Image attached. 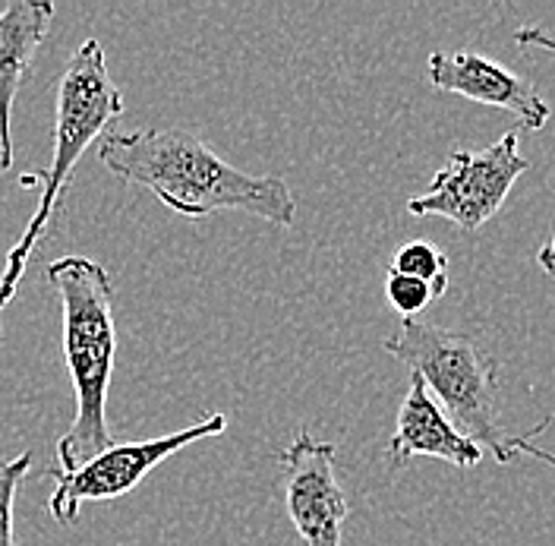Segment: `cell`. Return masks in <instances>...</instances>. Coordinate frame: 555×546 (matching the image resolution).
Wrapping results in <instances>:
<instances>
[{
  "instance_id": "6da1fadb",
  "label": "cell",
  "mask_w": 555,
  "mask_h": 546,
  "mask_svg": "<svg viewBox=\"0 0 555 546\" xmlns=\"http://www.w3.org/2000/svg\"><path fill=\"white\" fill-rule=\"evenodd\" d=\"M99 158L107 172L145 187L158 203L186 218L246 212L275 228H291L297 218V200L281 177L241 172L186 130L155 127L137 134H104L99 139Z\"/></svg>"
},
{
  "instance_id": "7a4b0ae2",
  "label": "cell",
  "mask_w": 555,
  "mask_h": 546,
  "mask_svg": "<svg viewBox=\"0 0 555 546\" xmlns=\"http://www.w3.org/2000/svg\"><path fill=\"white\" fill-rule=\"evenodd\" d=\"M48 284L61 297L64 360L76 395V417L57 440V461L69 471L114 445L107 427V392L117 357L114 281L99 259L73 253L48 266Z\"/></svg>"
},
{
  "instance_id": "3957f363",
  "label": "cell",
  "mask_w": 555,
  "mask_h": 546,
  "mask_svg": "<svg viewBox=\"0 0 555 546\" xmlns=\"http://www.w3.org/2000/svg\"><path fill=\"white\" fill-rule=\"evenodd\" d=\"M382 347L420 376L436 405L454 417L457 430L470 443L492 452L499 465H508L515 455H530L555 468L553 452L533 443V436L550 427V417L530 433L505 430L499 420V364L470 335L420 319H401V329L385 339Z\"/></svg>"
},
{
  "instance_id": "277c9868",
  "label": "cell",
  "mask_w": 555,
  "mask_h": 546,
  "mask_svg": "<svg viewBox=\"0 0 555 546\" xmlns=\"http://www.w3.org/2000/svg\"><path fill=\"white\" fill-rule=\"evenodd\" d=\"M124 114V92L117 89V82L111 79L107 64H104V51L99 38H86L73 58L67 69L57 82V99H54V149H51V165L41 187V200L38 208L29 218L23 238L13 243V250L7 253V259L26 263L38 246V240L44 234L51 215L57 212V196L69 183V177L76 172L79 158L86 155V149L102 137L104 130Z\"/></svg>"
},
{
  "instance_id": "5b68a950",
  "label": "cell",
  "mask_w": 555,
  "mask_h": 546,
  "mask_svg": "<svg viewBox=\"0 0 555 546\" xmlns=\"http://www.w3.org/2000/svg\"><path fill=\"white\" fill-rule=\"evenodd\" d=\"M224 430H228V417L211 414L203 423H193L186 430H177V433L158 436V440L107 445L104 452L92 455L79 468H69V471L57 468V471H51L54 493L48 499V512L61 524H73L79 518V506L111 503V499L133 493L162 461L183 452L186 445L221 436Z\"/></svg>"
},
{
  "instance_id": "8992f818",
  "label": "cell",
  "mask_w": 555,
  "mask_h": 546,
  "mask_svg": "<svg viewBox=\"0 0 555 546\" xmlns=\"http://www.w3.org/2000/svg\"><path fill=\"white\" fill-rule=\"evenodd\" d=\"M527 168L530 162L520 155L518 134H505L483 152L457 149L451 152L449 165L433 177L429 190L408 200V212L416 218H449L461 231H480L505 205L515 180Z\"/></svg>"
},
{
  "instance_id": "52a82bcc",
  "label": "cell",
  "mask_w": 555,
  "mask_h": 546,
  "mask_svg": "<svg viewBox=\"0 0 555 546\" xmlns=\"http://www.w3.org/2000/svg\"><path fill=\"white\" fill-rule=\"evenodd\" d=\"M284 509L307 546H341L347 521V496L335 471V445L315 440L310 430L297 436L278 455Z\"/></svg>"
},
{
  "instance_id": "ba28073f",
  "label": "cell",
  "mask_w": 555,
  "mask_h": 546,
  "mask_svg": "<svg viewBox=\"0 0 555 546\" xmlns=\"http://www.w3.org/2000/svg\"><path fill=\"white\" fill-rule=\"evenodd\" d=\"M426 79L439 92L508 111L527 130H543L553 117L550 104L527 79L477 51H433L426 61Z\"/></svg>"
},
{
  "instance_id": "9c48e42d",
  "label": "cell",
  "mask_w": 555,
  "mask_h": 546,
  "mask_svg": "<svg viewBox=\"0 0 555 546\" xmlns=\"http://www.w3.org/2000/svg\"><path fill=\"white\" fill-rule=\"evenodd\" d=\"M439 458L454 468H477L483 461V448L470 443L426 392L423 379L411 373V389L398 408V423L388 440L385 458L391 468H404L411 458Z\"/></svg>"
},
{
  "instance_id": "30bf717a",
  "label": "cell",
  "mask_w": 555,
  "mask_h": 546,
  "mask_svg": "<svg viewBox=\"0 0 555 546\" xmlns=\"http://www.w3.org/2000/svg\"><path fill=\"white\" fill-rule=\"evenodd\" d=\"M51 20V0H13L0 10V174L13 168V104Z\"/></svg>"
},
{
  "instance_id": "8fae6325",
  "label": "cell",
  "mask_w": 555,
  "mask_h": 546,
  "mask_svg": "<svg viewBox=\"0 0 555 546\" xmlns=\"http://www.w3.org/2000/svg\"><path fill=\"white\" fill-rule=\"evenodd\" d=\"M388 269L398 275L420 278L426 284H436L439 291H449V256L436 243H429V240H411V243H404L395 253V259H391Z\"/></svg>"
},
{
  "instance_id": "7c38bea8",
  "label": "cell",
  "mask_w": 555,
  "mask_h": 546,
  "mask_svg": "<svg viewBox=\"0 0 555 546\" xmlns=\"http://www.w3.org/2000/svg\"><path fill=\"white\" fill-rule=\"evenodd\" d=\"M442 294L446 291H439L436 284H426L420 278H411V275H398L388 269V278H385V297H388L395 313H401V319H414L416 313H423Z\"/></svg>"
},
{
  "instance_id": "4fadbf2b",
  "label": "cell",
  "mask_w": 555,
  "mask_h": 546,
  "mask_svg": "<svg viewBox=\"0 0 555 546\" xmlns=\"http://www.w3.org/2000/svg\"><path fill=\"white\" fill-rule=\"evenodd\" d=\"M33 468V452H23L0 465V546H13V506L16 490Z\"/></svg>"
},
{
  "instance_id": "5bb4252c",
  "label": "cell",
  "mask_w": 555,
  "mask_h": 546,
  "mask_svg": "<svg viewBox=\"0 0 555 546\" xmlns=\"http://www.w3.org/2000/svg\"><path fill=\"white\" fill-rule=\"evenodd\" d=\"M23 275H26V263L7 259V266H3V275H0V316H3V307H7V304L13 301V294H16V288H20Z\"/></svg>"
},
{
  "instance_id": "9a60e30c",
  "label": "cell",
  "mask_w": 555,
  "mask_h": 546,
  "mask_svg": "<svg viewBox=\"0 0 555 546\" xmlns=\"http://www.w3.org/2000/svg\"><path fill=\"white\" fill-rule=\"evenodd\" d=\"M515 41L520 48H540V51H550L555 54V35H550L543 26H520L515 33Z\"/></svg>"
},
{
  "instance_id": "2e32d148",
  "label": "cell",
  "mask_w": 555,
  "mask_h": 546,
  "mask_svg": "<svg viewBox=\"0 0 555 546\" xmlns=\"http://www.w3.org/2000/svg\"><path fill=\"white\" fill-rule=\"evenodd\" d=\"M537 263H540V269L550 275V278H555V231H553V238L540 246V253H537Z\"/></svg>"
}]
</instances>
